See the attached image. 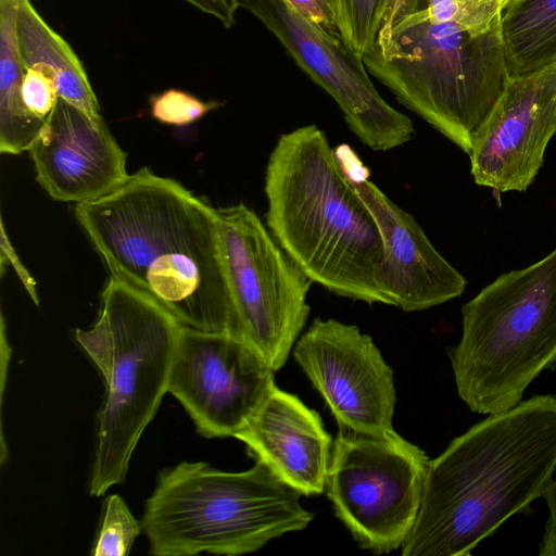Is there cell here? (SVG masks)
<instances>
[{"mask_svg":"<svg viewBox=\"0 0 556 556\" xmlns=\"http://www.w3.org/2000/svg\"><path fill=\"white\" fill-rule=\"evenodd\" d=\"M75 216L111 274L181 326L241 338L211 205L143 167L111 193L76 203Z\"/></svg>","mask_w":556,"mask_h":556,"instance_id":"1","label":"cell"},{"mask_svg":"<svg viewBox=\"0 0 556 556\" xmlns=\"http://www.w3.org/2000/svg\"><path fill=\"white\" fill-rule=\"evenodd\" d=\"M556 471V394L534 395L471 426L427 467L403 556H468L543 497Z\"/></svg>","mask_w":556,"mask_h":556,"instance_id":"2","label":"cell"},{"mask_svg":"<svg viewBox=\"0 0 556 556\" xmlns=\"http://www.w3.org/2000/svg\"><path fill=\"white\" fill-rule=\"evenodd\" d=\"M265 193L267 228L312 282L387 305L380 229L321 129L307 125L278 138Z\"/></svg>","mask_w":556,"mask_h":556,"instance_id":"3","label":"cell"},{"mask_svg":"<svg viewBox=\"0 0 556 556\" xmlns=\"http://www.w3.org/2000/svg\"><path fill=\"white\" fill-rule=\"evenodd\" d=\"M364 63L401 103L468 155L511 77L501 23L475 33L439 17L424 0H390Z\"/></svg>","mask_w":556,"mask_h":556,"instance_id":"4","label":"cell"},{"mask_svg":"<svg viewBox=\"0 0 556 556\" xmlns=\"http://www.w3.org/2000/svg\"><path fill=\"white\" fill-rule=\"evenodd\" d=\"M300 496L261 462L242 472L181 462L160 475L141 526L155 556L249 554L309 525Z\"/></svg>","mask_w":556,"mask_h":556,"instance_id":"5","label":"cell"},{"mask_svg":"<svg viewBox=\"0 0 556 556\" xmlns=\"http://www.w3.org/2000/svg\"><path fill=\"white\" fill-rule=\"evenodd\" d=\"M101 300L94 326L76 331L106 386L90 481L93 496L124 481L132 452L167 392L180 327L156 301L113 274Z\"/></svg>","mask_w":556,"mask_h":556,"instance_id":"6","label":"cell"},{"mask_svg":"<svg viewBox=\"0 0 556 556\" xmlns=\"http://www.w3.org/2000/svg\"><path fill=\"white\" fill-rule=\"evenodd\" d=\"M457 394L477 414L518 405L556 369V247L498 276L462 307V336L447 352Z\"/></svg>","mask_w":556,"mask_h":556,"instance_id":"7","label":"cell"},{"mask_svg":"<svg viewBox=\"0 0 556 556\" xmlns=\"http://www.w3.org/2000/svg\"><path fill=\"white\" fill-rule=\"evenodd\" d=\"M215 210L241 338L276 371L306 324L312 281L251 208L241 203Z\"/></svg>","mask_w":556,"mask_h":556,"instance_id":"8","label":"cell"},{"mask_svg":"<svg viewBox=\"0 0 556 556\" xmlns=\"http://www.w3.org/2000/svg\"><path fill=\"white\" fill-rule=\"evenodd\" d=\"M429 460L397 432L374 438L339 430L325 490L362 548L375 554L401 548L418 515Z\"/></svg>","mask_w":556,"mask_h":556,"instance_id":"9","label":"cell"},{"mask_svg":"<svg viewBox=\"0 0 556 556\" xmlns=\"http://www.w3.org/2000/svg\"><path fill=\"white\" fill-rule=\"evenodd\" d=\"M240 8L256 17L334 100L363 144L374 151H389L414 137L412 119L379 94L364 59L340 36L305 18L286 0H240Z\"/></svg>","mask_w":556,"mask_h":556,"instance_id":"10","label":"cell"},{"mask_svg":"<svg viewBox=\"0 0 556 556\" xmlns=\"http://www.w3.org/2000/svg\"><path fill=\"white\" fill-rule=\"evenodd\" d=\"M274 372L243 339L180 325L167 392L202 435L235 437L275 386Z\"/></svg>","mask_w":556,"mask_h":556,"instance_id":"11","label":"cell"},{"mask_svg":"<svg viewBox=\"0 0 556 556\" xmlns=\"http://www.w3.org/2000/svg\"><path fill=\"white\" fill-rule=\"evenodd\" d=\"M293 356L340 429L374 438L396 432L393 371L370 336L354 325L316 318L295 342Z\"/></svg>","mask_w":556,"mask_h":556,"instance_id":"12","label":"cell"},{"mask_svg":"<svg viewBox=\"0 0 556 556\" xmlns=\"http://www.w3.org/2000/svg\"><path fill=\"white\" fill-rule=\"evenodd\" d=\"M556 134V62L511 76L478 130L471 151L475 182L498 192L525 191Z\"/></svg>","mask_w":556,"mask_h":556,"instance_id":"13","label":"cell"},{"mask_svg":"<svg viewBox=\"0 0 556 556\" xmlns=\"http://www.w3.org/2000/svg\"><path fill=\"white\" fill-rule=\"evenodd\" d=\"M28 152L38 184L56 201L90 202L129 177L126 153L104 119L93 121L61 98Z\"/></svg>","mask_w":556,"mask_h":556,"instance_id":"14","label":"cell"},{"mask_svg":"<svg viewBox=\"0 0 556 556\" xmlns=\"http://www.w3.org/2000/svg\"><path fill=\"white\" fill-rule=\"evenodd\" d=\"M353 163L352 172L344 167L382 237L380 287L387 305L416 312L462 295L465 277L437 251L415 218L367 179V168L357 159Z\"/></svg>","mask_w":556,"mask_h":556,"instance_id":"15","label":"cell"},{"mask_svg":"<svg viewBox=\"0 0 556 556\" xmlns=\"http://www.w3.org/2000/svg\"><path fill=\"white\" fill-rule=\"evenodd\" d=\"M235 438L301 495L325 490L332 439L319 414L296 395L275 384Z\"/></svg>","mask_w":556,"mask_h":556,"instance_id":"16","label":"cell"},{"mask_svg":"<svg viewBox=\"0 0 556 556\" xmlns=\"http://www.w3.org/2000/svg\"><path fill=\"white\" fill-rule=\"evenodd\" d=\"M16 33L24 68L43 70L54 79L59 98L91 119L103 121L97 96L79 58L43 20L30 0H18Z\"/></svg>","mask_w":556,"mask_h":556,"instance_id":"17","label":"cell"},{"mask_svg":"<svg viewBox=\"0 0 556 556\" xmlns=\"http://www.w3.org/2000/svg\"><path fill=\"white\" fill-rule=\"evenodd\" d=\"M18 0H0V152L28 151L46 121L25 108L21 86L24 74L17 33Z\"/></svg>","mask_w":556,"mask_h":556,"instance_id":"18","label":"cell"},{"mask_svg":"<svg viewBox=\"0 0 556 556\" xmlns=\"http://www.w3.org/2000/svg\"><path fill=\"white\" fill-rule=\"evenodd\" d=\"M501 27L510 76L556 62V0H510Z\"/></svg>","mask_w":556,"mask_h":556,"instance_id":"19","label":"cell"},{"mask_svg":"<svg viewBox=\"0 0 556 556\" xmlns=\"http://www.w3.org/2000/svg\"><path fill=\"white\" fill-rule=\"evenodd\" d=\"M338 24L341 39L355 54L372 48L390 0H326Z\"/></svg>","mask_w":556,"mask_h":556,"instance_id":"20","label":"cell"},{"mask_svg":"<svg viewBox=\"0 0 556 556\" xmlns=\"http://www.w3.org/2000/svg\"><path fill=\"white\" fill-rule=\"evenodd\" d=\"M142 526L134 518L124 500L111 495L105 501L104 517L98 539L92 547L93 556H126Z\"/></svg>","mask_w":556,"mask_h":556,"instance_id":"21","label":"cell"},{"mask_svg":"<svg viewBox=\"0 0 556 556\" xmlns=\"http://www.w3.org/2000/svg\"><path fill=\"white\" fill-rule=\"evenodd\" d=\"M151 115L160 123L186 126L220 105L216 101L204 102L193 94L170 88L150 98Z\"/></svg>","mask_w":556,"mask_h":556,"instance_id":"22","label":"cell"},{"mask_svg":"<svg viewBox=\"0 0 556 556\" xmlns=\"http://www.w3.org/2000/svg\"><path fill=\"white\" fill-rule=\"evenodd\" d=\"M21 96L28 112L41 121L47 119L59 100L54 79L39 67L24 70Z\"/></svg>","mask_w":556,"mask_h":556,"instance_id":"23","label":"cell"},{"mask_svg":"<svg viewBox=\"0 0 556 556\" xmlns=\"http://www.w3.org/2000/svg\"><path fill=\"white\" fill-rule=\"evenodd\" d=\"M298 13L320 25L332 35L340 36L336 16L326 0H286ZM341 37V36H340Z\"/></svg>","mask_w":556,"mask_h":556,"instance_id":"24","label":"cell"},{"mask_svg":"<svg viewBox=\"0 0 556 556\" xmlns=\"http://www.w3.org/2000/svg\"><path fill=\"white\" fill-rule=\"evenodd\" d=\"M1 262L8 261L15 273L17 274L20 280L28 292L29 296L34 301L36 305H39V298L36 289V281L30 276L29 271L25 268L22 261L20 260L14 247L12 245L9 237L5 232L3 220L1 219Z\"/></svg>","mask_w":556,"mask_h":556,"instance_id":"25","label":"cell"},{"mask_svg":"<svg viewBox=\"0 0 556 556\" xmlns=\"http://www.w3.org/2000/svg\"><path fill=\"white\" fill-rule=\"evenodd\" d=\"M543 498L547 507V519L540 545V556H556V478L545 491Z\"/></svg>","mask_w":556,"mask_h":556,"instance_id":"26","label":"cell"},{"mask_svg":"<svg viewBox=\"0 0 556 556\" xmlns=\"http://www.w3.org/2000/svg\"><path fill=\"white\" fill-rule=\"evenodd\" d=\"M201 12L218 20L226 28L235 24L240 0H185Z\"/></svg>","mask_w":556,"mask_h":556,"instance_id":"27","label":"cell"}]
</instances>
